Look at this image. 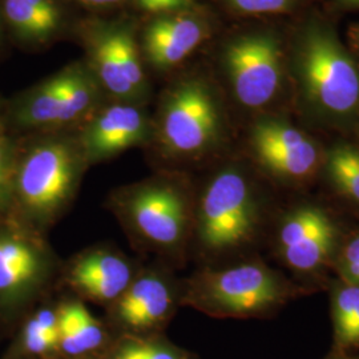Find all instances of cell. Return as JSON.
Returning a JSON list of instances; mask_svg holds the SVG:
<instances>
[{"label": "cell", "instance_id": "1", "mask_svg": "<svg viewBox=\"0 0 359 359\" xmlns=\"http://www.w3.org/2000/svg\"><path fill=\"white\" fill-rule=\"evenodd\" d=\"M87 165L77 136L63 130L19 136L10 218L43 234L74 200Z\"/></svg>", "mask_w": 359, "mask_h": 359}, {"label": "cell", "instance_id": "2", "mask_svg": "<svg viewBox=\"0 0 359 359\" xmlns=\"http://www.w3.org/2000/svg\"><path fill=\"white\" fill-rule=\"evenodd\" d=\"M103 95L87 65L75 62L8 100V132L23 136L86 123Z\"/></svg>", "mask_w": 359, "mask_h": 359}, {"label": "cell", "instance_id": "3", "mask_svg": "<svg viewBox=\"0 0 359 359\" xmlns=\"http://www.w3.org/2000/svg\"><path fill=\"white\" fill-rule=\"evenodd\" d=\"M294 72L304 96L323 114L351 115L359 107V67L333 29L311 23L294 51Z\"/></svg>", "mask_w": 359, "mask_h": 359}, {"label": "cell", "instance_id": "4", "mask_svg": "<svg viewBox=\"0 0 359 359\" xmlns=\"http://www.w3.org/2000/svg\"><path fill=\"white\" fill-rule=\"evenodd\" d=\"M56 261L43 234L0 218V325L26 317L51 283Z\"/></svg>", "mask_w": 359, "mask_h": 359}, {"label": "cell", "instance_id": "5", "mask_svg": "<svg viewBox=\"0 0 359 359\" xmlns=\"http://www.w3.org/2000/svg\"><path fill=\"white\" fill-rule=\"evenodd\" d=\"M221 128V111L213 90L203 79L187 77L164 92L154 137L165 156L191 157L215 145Z\"/></svg>", "mask_w": 359, "mask_h": 359}, {"label": "cell", "instance_id": "6", "mask_svg": "<svg viewBox=\"0 0 359 359\" xmlns=\"http://www.w3.org/2000/svg\"><path fill=\"white\" fill-rule=\"evenodd\" d=\"M115 206L132 234L160 253L173 252L182 244L189 224V204L179 181L156 176L123 188Z\"/></svg>", "mask_w": 359, "mask_h": 359}, {"label": "cell", "instance_id": "7", "mask_svg": "<svg viewBox=\"0 0 359 359\" xmlns=\"http://www.w3.org/2000/svg\"><path fill=\"white\" fill-rule=\"evenodd\" d=\"M86 63L104 95L115 102L142 104L149 83L144 69L139 38L123 20H97L83 27Z\"/></svg>", "mask_w": 359, "mask_h": 359}, {"label": "cell", "instance_id": "8", "mask_svg": "<svg viewBox=\"0 0 359 359\" xmlns=\"http://www.w3.org/2000/svg\"><path fill=\"white\" fill-rule=\"evenodd\" d=\"M283 48L268 32H249L231 39L222 51V65L236 100L257 109L269 104L283 81Z\"/></svg>", "mask_w": 359, "mask_h": 359}, {"label": "cell", "instance_id": "9", "mask_svg": "<svg viewBox=\"0 0 359 359\" xmlns=\"http://www.w3.org/2000/svg\"><path fill=\"white\" fill-rule=\"evenodd\" d=\"M256 226V208L249 184L236 169L219 172L206 187L198 209V236L212 250L245 243Z\"/></svg>", "mask_w": 359, "mask_h": 359}, {"label": "cell", "instance_id": "10", "mask_svg": "<svg viewBox=\"0 0 359 359\" xmlns=\"http://www.w3.org/2000/svg\"><path fill=\"white\" fill-rule=\"evenodd\" d=\"M281 289L269 270L244 264L204 274L193 286L189 299L209 310L244 316L276 304Z\"/></svg>", "mask_w": 359, "mask_h": 359}, {"label": "cell", "instance_id": "11", "mask_svg": "<svg viewBox=\"0 0 359 359\" xmlns=\"http://www.w3.org/2000/svg\"><path fill=\"white\" fill-rule=\"evenodd\" d=\"M77 137L90 165L149 142L154 121L142 104L112 100L90 116Z\"/></svg>", "mask_w": 359, "mask_h": 359}, {"label": "cell", "instance_id": "12", "mask_svg": "<svg viewBox=\"0 0 359 359\" xmlns=\"http://www.w3.org/2000/svg\"><path fill=\"white\" fill-rule=\"evenodd\" d=\"M250 144L261 165L278 176L306 177L318 164L316 144L283 120H259L252 129Z\"/></svg>", "mask_w": 359, "mask_h": 359}, {"label": "cell", "instance_id": "13", "mask_svg": "<svg viewBox=\"0 0 359 359\" xmlns=\"http://www.w3.org/2000/svg\"><path fill=\"white\" fill-rule=\"evenodd\" d=\"M208 34L205 19L187 10L154 16L139 38L142 59L154 69H172L188 59Z\"/></svg>", "mask_w": 359, "mask_h": 359}, {"label": "cell", "instance_id": "14", "mask_svg": "<svg viewBox=\"0 0 359 359\" xmlns=\"http://www.w3.org/2000/svg\"><path fill=\"white\" fill-rule=\"evenodd\" d=\"M0 13L8 41L25 51L48 47L68 23L65 0H0Z\"/></svg>", "mask_w": 359, "mask_h": 359}, {"label": "cell", "instance_id": "15", "mask_svg": "<svg viewBox=\"0 0 359 359\" xmlns=\"http://www.w3.org/2000/svg\"><path fill=\"white\" fill-rule=\"evenodd\" d=\"M132 281L130 264L109 249H95L77 257L67 271L71 287L99 304H114Z\"/></svg>", "mask_w": 359, "mask_h": 359}, {"label": "cell", "instance_id": "16", "mask_svg": "<svg viewBox=\"0 0 359 359\" xmlns=\"http://www.w3.org/2000/svg\"><path fill=\"white\" fill-rule=\"evenodd\" d=\"M173 293L167 280L154 273L133 278L115 302L116 321L130 332L152 330L167 321L173 309Z\"/></svg>", "mask_w": 359, "mask_h": 359}, {"label": "cell", "instance_id": "17", "mask_svg": "<svg viewBox=\"0 0 359 359\" xmlns=\"http://www.w3.org/2000/svg\"><path fill=\"white\" fill-rule=\"evenodd\" d=\"M60 351L57 309L41 306L31 310L4 359H50Z\"/></svg>", "mask_w": 359, "mask_h": 359}, {"label": "cell", "instance_id": "18", "mask_svg": "<svg viewBox=\"0 0 359 359\" xmlns=\"http://www.w3.org/2000/svg\"><path fill=\"white\" fill-rule=\"evenodd\" d=\"M59 348L69 358H81L103 347L107 334L81 302H68L57 308Z\"/></svg>", "mask_w": 359, "mask_h": 359}, {"label": "cell", "instance_id": "19", "mask_svg": "<svg viewBox=\"0 0 359 359\" xmlns=\"http://www.w3.org/2000/svg\"><path fill=\"white\" fill-rule=\"evenodd\" d=\"M335 243V226L332 219L298 244L283 249L287 264L298 270H313L329 258Z\"/></svg>", "mask_w": 359, "mask_h": 359}, {"label": "cell", "instance_id": "20", "mask_svg": "<svg viewBox=\"0 0 359 359\" xmlns=\"http://www.w3.org/2000/svg\"><path fill=\"white\" fill-rule=\"evenodd\" d=\"M327 173L339 192L359 203V149L338 145L327 157Z\"/></svg>", "mask_w": 359, "mask_h": 359}, {"label": "cell", "instance_id": "21", "mask_svg": "<svg viewBox=\"0 0 359 359\" xmlns=\"http://www.w3.org/2000/svg\"><path fill=\"white\" fill-rule=\"evenodd\" d=\"M18 152L19 136L7 133L0 137V218L11 217Z\"/></svg>", "mask_w": 359, "mask_h": 359}, {"label": "cell", "instance_id": "22", "mask_svg": "<svg viewBox=\"0 0 359 359\" xmlns=\"http://www.w3.org/2000/svg\"><path fill=\"white\" fill-rule=\"evenodd\" d=\"M111 359H182L173 347L163 342L129 337L116 347Z\"/></svg>", "mask_w": 359, "mask_h": 359}, {"label": "cell", "instance_id": "23", "mask_svg": "<svg viewBox=\"0 0 359 359\" xmlns=\"http://www.w3.org/2000/svg\"><path fill=\"white\" fill-rule=\"evenodd\" d=\"M233 11L243 15H270L290 11L297 0H226Z\"/></svg>", "mask_w": 359, "mask_h": 359}, {"label": "cell", "instance_id": "24", "mask_svg": "<svg viewBox=\"0 0 359 359\" xmlns=\"http://www.w3.org/2000/svg\"><path fill=\"white\" fill-rule=\"evenodd\" d=\"M139 8L154 16L188 10L191 0H135Z\"/></svg>", "mask_w": 359, "mask_h": 359}, {"label": "cell", "instance_id": "25", "mask_svg": "<svg viewBox=\"0 0 359 359\" xmlns=\"http://www.w3.org/2000/svg\"><path fill=\"white\" fill-rule=\"evenodd\" d=\"M341 344L348 345V346L350 345H359V286H357L354 311H353L351 322H350L346 335H345V338Z\"/></svg>", "mask_w": 359, "mask_h": 359}, {"label": "cell", "instance_id": "26", "mask_svg": "<svg viewBox=\"0 0 359 359\" xmlns=\"http://www.w3.org/2000/svg\"><path fill=\"white\" fill-rule=\"evenodd\" d=\"M68 1H74V3H77L83 7H87V8L103 10V8L117 7V6L123 4L127 0H68Z\"/></svg>", "mask_w": 359, "mask_h": 359}, {"label": "cell", "instance_id": "27", "mask_svg": "<svg viewBox=\"0 0 359 359\" xmlns=\"http://www.w3.org/2000/svg\"><path fill=\"white\" fill-rule=\"evenodd\" d=\"M8 100L0 96V137L10 133L8 132V116H7Z\"/></svg>", "mask_w": 359, "mask_h": 359}, {"label": "cell", "instance_id": "28", "mask_svg": "<svg viewBox=\"0 0 359 359\" xmlns=\"http://www.w3.org/2000/svg\"><path fill=\"white\" fill-rule=\"evenodd\" d=\"M344 255L353 257L359 261V236L346 245V248L344 249Z\"/></svg>", "mask_w": 359, "mask_h": 359}, {"label": "cell", "instance_id": "29", "mask_svg": "<svg viewBox=\"0 0 359 359\" xmlns=\"http://www.w3.org/2000/svg\"><path fill=\"white\" fill-rule=\"evenodd\" d=\"M8 38H7V34H6V28H4V23H3V19H1V13H0V55L6 50V46L8 44Z\"/></svg>", "mask_w": 359, "mask_h": 359}, {"label": "cell", "instance_id": "30", "mask_svg": "<svg viewBox=\"0 0 359 359\" xmlns=\"http://www.w3.org/2000/svg\"><path fill=\"white\" fill-rule=\"evenodd\" d=\"M347 4H353V6H359V0H342Z\"/></svg>", "mask_w": 359, "mask_h": 359}, {"label": "cell", "instance_id": "31", "mask_svg": "<svg viewBox=\"0 0 359 359\" xmlns=\"http://www.w3.org/2000/svg\"><path fill=\"white\" fill-rule=\"evenodd\" d=\"M354 40H355V43L358 44L359 47V27L354 31Z\"/></svg>", "mask_w": 359, "mask_h": 359}, {"label": "cell", "instance_id": "32", "mask_svg": "<svg viewBox=\"0 0 359 359\" xmlns=\"http://www.w3.org/2000/svg\"><path fill=\"white\" fill-rule=\"evenodd\" d=\"M69 359H84V358H83V357H81V358H69Z\"/></svg>", "mask_w": 359, "mask_h": 359}]
</instances>
